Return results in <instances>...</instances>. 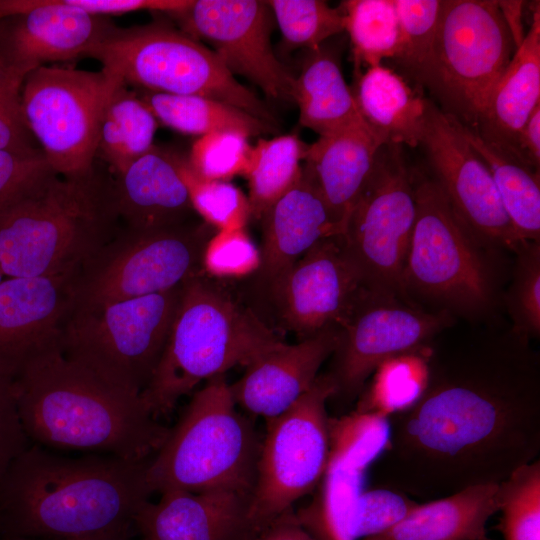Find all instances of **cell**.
<instances>
[{"instance_id": "46", "label": "cell", "mask_w": 540, "mask_h": 540, "mask_svg": "<svg viewBox=\"0 0 540 540\" xmlns=\"http://www.w3.org/2000/svg\"><path fill=\"white\" fill-rule=\"evenodd\" d=\"M516 155L527 165L540 168V105L530 114L523 126L516 146Z\"/></svg>"}, {"instance_id": "15", "label": "cell", "mask_w": 540, "mask_h": 540, "mask_svg": "<svg viewBox=\"0 0 540 540\" xmlns=\"http://www.w3.org/2000/svg\"><path fill=\"white\" fill-rule=\"evenodd\" d=\"M445 310L424 309L413 300L363 289L333 353L328 373L336 395L353 398L385 363L415 355L453 323Z\"/></svg>"}, {"instance_id": "11", "label": "cell", "mask_w": 540, "mask_h": 540, "mask_svg": "<svg viewBox=\"0 0 540 540\" xmlns=\"http://www.w3.org/2000/svg\"><path fill=\"white\" fill-rule=\"evenodd\" d=\"M216 230L207 223L125 227L79 269L72 309L104 305L182 285L202 272V255Z\"/></svg>"}, {"instance_id": "18", "label": "cell", "mask_w": 540, "mask_h": 540, "mask_svg": "<svg viewBox=\"0 0 540 540\" xmlns=\"http://www.w3.org/2000/svg\"><path fill=\"white\" fill-rule=\"evenodd\" d=\"M421 145L453 213L477 244L515 252L526 242L515 232L490 171L464 136L461 123L433 101Z\"/></svg>"}, {"instance_id": "6", "label": "cell", "mask_w": 540, "mask_h": 540, "mask_svg": "<svg viewBox=\"0 0 540 540\" xmlns=\"http://www.w3.org/2000/svg\"><path fill=\"white\" fill-rule=\"evenodd\" d=\"M262 439L238 412L225 375L198 390L150 459L146 472L153 493L231 490L251 496Z\"/></svg>"}, {"instance_id": "41", "label": "cell", "mask_w": 540, "mask_h": 540, "mask_svg": "<svg viewBox=\"0 0 540 540\" xmlns=\"http://www.w3.org/2000/svg\"><path fill=\"white\" fill-rule=\"evenodd\" d=\"M260 251L245 227L216 231L202 255L203 272L220 281L244 280L259 267Z\"/></svg>"}, {"instance_id": "32", "label": "cell", "mask_w": 540, "mask_h": 540, "mask_svg": "<svg viewBox=\"0 0 540 540\" xmlns=\"http://www.w3.org/2000/svg\"><path fill=\"white\" fill-rule=\"evenodd\" d=\"M158 122L138 93L121 84L107 101L99 124L97 158L114 175L154 145Z\"/></svg>"}, {"instance_id": "30", "label": "cell", "mask_w": 540, "mask_h": 540, "mask_svg": "<svg viewBox=\"0 0 540 540\" xmlns=\"http://www.w3.org/2000/svg\"><path fill=\"white\" fill-rule=\"evenodd\" d=\"M472 148L488 167L503 207L522 241L540 242L539 171L462 125Z\"/></svg>"}, {"instance_id": "19", "label": "cell", "mask_w": 540, "mask_h": 540, "mask_svg": "<svg viewBox=\"0 0 540 540\" xmlns=\"http://www.w3.org/2000/svg\"><path fill=\"white\" fill-rule=\"evenodd\" d=\"M113 25L73 0H0V46L29 72L85 58Z\"/></svg>"}, {"instance_id": "36", "label": "cell", "mask_w": 540, "mask_h": 540, "mask_svg": "<svg viewBox=\"0 0 540 540\" xmlns=\"http://www.w3.org/2000/svg\"><path fill=\"white\" fill-rule=\"evenodd\" d=\"M503 540H540V461L515 470L499 484Z\"/></svg>"}, {"instance_id": "21", "label": "cell", "mask_w": 540, "mask_h": 540, "mask_svg": "<svg viewBox=\"0 0 540 540\" xmlns=\"http://www.w3.org/2000/svg\"><path fill=\"white\" fill-rule=\"evenodd\" d=\"M78 271L0 282V370L15 377L33 352L60 333L73 307Z\"/></svg>"}, {"instance_id": "12", "label": "cell", "mask_w": 540, "mask_h": 540, "mask_svg": "<svg viewBox=\"0 0 540 540\" xmlns=\"http://www.w3.org/2000/svg\"><path fill=\"white\" fill-rule=\"evenodd\" d=\"M336 392L332 377L319 375L290 409L266 421L249 503L250 538L292 511L326 475L331 455L326 403Z\"/></svg>"}, {"instance_id": "47", "label": "cell", "mask_w": 540, "mask_h": 540, "mask_svg": "<svg viewBox=\"0 0 540 540\" xmlns=\"http://www.w3.org/2000/svg\"><path fill=\"white\" fill-rule=\"evenodd\" d=\"M249 540H316L292 511L280 516Z\"/></svg>"}, {"instance_id": "4", "label": "cell", "mask_w": 540, "mask_h": 540, "mask_svg": "<svg viewBox=\"0 0 540 540\" xmlns=\"http://www.w3.org/2000/svg\"><path fill=\"white\" fill-rule=\"evenodd\" d=\"M105 165L77 176L52 173L0 211L5 277L76 271L116 234L114 178Z\"/></svg>"}, {"instance_id": "45", "label": "cell", "mask_w": 540, "mask_h": 540, "mask_svg": "<svg viewBox=\"0 0 540 540\" xmlns=\"http://www.w3.org/2000/svg\"><path fill=\"white\" fill-rule=\"evenodd\" d=\"M31 444L18 412L14 376L0 370V482L10 464Z\"/></svg>"}, {"instance_id": "50", "label": "cell", "mask_w": 540, "mask_h": 540, "mask_svg": "<svg viewBox=\"0 0 540 540\" xmlns=\"http://www.w3.org/2000/svg\"><path fill=\"white\" fill-rule=\"evenodd\" d=\"M3 279H4V275H3V273H2V271H1V269H0V282H1Z\"/></svg>"}, {"instance_id": "3", "label": "cell", "mask_w": 540, "mask_h": 540, "mask_svg": "<svg viewBox=\"0 0 540 540\" xmlns=\"http://www.w3.org/2000/svg\"><path fill=\"white\" fill-rule=\"evenodd\" d=\"M59 334L33 352L14 377L18 412L31 443L129 461L151 459L170 428L152 415L141 396L66 357Z\"/></svg>"}, {"instance_id": "39", "label": "cell", "mask_w": 540, "mask_h": 540, "mask_svg": "<svg viewBox=\"0 0 540 540\" xmlns=\"http://www.w3.org/2000/svg\"><path fill=\"white\" fill-rule=\"evenodd\" d=\"M248 137L232 131L213 132L199 137L191 146L187 161L200 177L229 181L244 176L252 153Z\"/></svg>"}, {"instance_id": "25", "label": "cell", "mask_w": 540, "mask_h": 540, "mask_svg": "<svg viewBox=\"0 0 540 540\" xmlns=\"http://www.w3.org/2000/svg\"><path fill=\"white\" fill-rule=\"evenodd\" d=\"M382 146L368 126L320 136L307 146L303 165L342 233L374 173Z\"/></svg>"}, {"instance_id": "17", "label": "cell", "mask_w": 540, "mask_h": 540, "mask_svg": "<svg viewBox=\"0 0 540 540\" xmlns=\"http://www.w3.org/2000/svg\"><path fill=\"white\" fill-rule=\"evenodd\" d=\"M364 287L342 247L340 235L314 244L276 279L252 309L270 306L274 331L292 332L300 340L341 328ZM272 329V328H271Z\"/></svg>"}, {"instance_id": "5", "label": "cell", "mask_w": 540, "mask_h": 540, "mask_svg": "<svg viewBox=\"0 0 540 540\" xmlns=\"http://www.w3.org/2000/svg\"><path fill=\"white\" fill-rule=\"evenodd\" d=\"M281 341L223 281L202 271L182 285L165 348L141 397L155 418L166 417L201 381L246 367Z\"/></svg>"}, {"instance_id": "26", "label": "cell", "mask_w": 540, "mask_h": 540, "mask_svg": "<svg viewBox=\"0 0 540 540\" xmlns=\"http://www.w3.org/2000/svg\"><path fill=\"white\" fill-rule=\"evenodd\" d=\"M540 105V13L494 87L475 130L486 141L516 155L519 134ZM469 128V127H468Z\"/></svg>"}, {"instance_id": "23", "label": "cell", "mask_w": 540, "mask_h": 540, "mask_svg": "<svg viewBox=\"0 0 540 540\" xmlns=\"http://www.w3.org/2000/svg\"><path fill=\"white\" fill-rule=\"evenodd\" d=\"M250 498L231 490L165 491L139 508L135 531L142 540H249Z\"/></svg>"}, {"instance_id": "24", "label": "cell", "mask_w": 540, "mask_h": 540, "mask_svg": "<svg viewBox=\"0 0 540 540\" xmlns=\"http://www.w3.org/2000/svg\"><path fill=\"white\" fill-rule=\"evenodd\" d=\"M113 178L116 210L125 227L177 226L188 222L194 211L177 152L154 144Z\"/></svg>"}, {"instance_id": "27", "label": "cell", "mask_w": 540, "mask_h": 540, "mask_svg": "<svg viewBox=\"0 0 540 540\" xmlns=\"http://www.w3.org/2000/svg\"><path fill=\"white\" fill-rule=\"evenodd\" d=\"M364 121L382 145H421L430 100L380 64L356 75L352 89Z\"/></svg>"}, {"instance_id": "37", "label": "cell", "mask_w": 540, "mask_h": 540, "mask_svg": "<svg viewBox=\"0 0 540 540\" xmlns=\"http://www.w3.org/2000/svg\"><path fill=\"white\" fill-rule=\"evenodd\" d=\"M178 168L187 187L193 210L216 231L243 228L250 218L247 196L229 181L197 175L187 157L178 153Z\"/></svg>"}, {"instance_id": "31", "label": "cell", "mask_w": 540, "mask_h": 540, "mask_svg": "<svg viewBox=\"0 0 540 540\" xmlns=\"http://www.w3.org/2000/svg\"><path fill=\"white\" fill-rule=\"evenodd\" d=\"M139 92V97L157 122L180 133L201 137L213 132L232 131L249 138L271 133L275 127L235 106L212 98Z\"/></svg>"}, {"instance_id": "7", "label": "cell", "mask_w": 540, "mask_h": 540, "mask_svg": "<svg viewBox=\"0 0 540 540\" xmlns=\"http://www.w3.org/2000/svg\"><path fill=\"white\" fill-rule=\"evenodd\" d=\"M85 58L98 61L126 86L212 98L277 124L268 106L240 84L209 47L163 18L125 28L113 25Z\"/></svg>"}, {"instance_id": "9", "label": "cell", "mask_w": 540, "mask_h": 540, "mask_svg": "<svg viewBox=\"0 0 540 540\" xmlns=\"http://www.w3.org/2000/svg\"><path fill=\"white\" fill-rule=\"evenodd\" d=\"M182 285L72 309L59 334L63 354L107 383L141 396L165 348Z\"/></svg>"}, {"instance_id": "34", "label": "cell", "mask_w": 540, "mask_h": 540, "mask_svg": "<svg viewBox=\"0 0 540 540\" xmlns=\"http://www.w3.org/2000/svg\"><path fill=\"white\" fill-rule=\"evenodd\" d=\"M340 8L356 74L361 67L368 69L380 65L383 59H396L401 33L394 0H347Z\"/></svg>"}, {"instance_id": "43", "label": "cell", "mask_w": 540, "mask_h": 540, "mask_svg": "<svg viewBox=\"0 0 540 540\" xmlns=\"http://www.w3.org/2000/svg\"><path fill=\"white\" fill-rule=\"evenodd\" d=\"M418 502L390 489L359 492L354 505V538L381 534L403 520Z\"/></svg>"}, {"instance_id": "48", "label": "cell", "mask_w": 540, "mask_h": 540, "mask_svg": "<svg viewBox=\"0 0 540 540\" xmlns=\"http://www.w3.org/2000/svg\"><path fill=\"white\" fill-rule=\"evenodd\" d=\"M499 8L510 30L516 48L524 39L522 26L523 1H498Z\"/></svg>"}, {"instance_id": "20", "label": "cell", "mask_w": 540, "mask_h": 540, "mask_svg": "<svg viewBox=\"0 0 540 540\" xmlns=\"http://www.w3.org/2000/svg\"><path fill=\"white\" fill-rule=\"evenodd\" d=\"M262 245L258 269L243 281V299L251 308L271 284L314 244L341 235L310 172L302 167L299 180L261 216Z\"/></svg>"}, {"instance_id": "16", "label": "cell", "mask_w": 540, "mask_h": 540, "mask_svg": "<svg viewBox=\"0 0 540 540\" xmlns=\"http://www.w3.org/2000/svg\"><path fill=\"white\" fill-rule=\"evenodd\" d=\"M165 15L209 44L233 76L248 79L272 100L293 101L295 76L272 48L274 18L267 1L192 0L185 9Z\"/></svg>"}, {"instance_id": "35", "label": "cell", "mask_w": 540, "mask_h": 540, "mask_svg": "<svg viewBox=\"0 0 540 540\" xmlns=\"http://www.w3.org/2000/svg\"><path fill=\"white\" fill-rule=\"evenodd\" d=\"M285 50L314 51L331 37L345 31L344 14L322 0L267 1Z\"/></svg>"}, {"instance_id": "10", "label": "cell", "mask_w": 540, "mask_h": 540, "mask_svg": "<svg viewBox=\"0 0 540 540\" xmlns=\"http://www.w3.org/2000/svg\"><path fill=\"white\" fill-rule=\"evenodd\" d=\"M416 216L403 282L406 295L466 318L494 303L490 271L434 178L415 181Z\"/></svg>"}, {"instance_id": "2", "label": "cell", "mask_w": 540, "mask_h": 540, "mask_svg": "<svg viewBox=\"0 0 540 540\" xmlns=\"http://www.w3.org/2000/svg\"><path fill=\"white\" fill-rule=\"evenodd\" d=\"M149 460L66 457L31 444L0 482V536L130 540L150 499Z\"/></svg>"}, {"instance_id": "49", "label": "cell", "mask_w": 540, "mask_h": 540, "mask_svg": "<svg viewBox=\"0 0 540 540\" xmlns=\"http://www.w3.org/2000/svg\"><path fill=\"white\" fill-rule=\"evenodd\" d=\"M0 540H59V539H39V538H27L18 536H0Z\"/></svg>"}, {"instance_id": "29", "label": "cell", "mask_w": 540, "mask_h": 540, "mask_svg": "<svg viewBox=\"0 0 540 540\" xmlns=\"http://www.w3.org/2000/svg\"><path fill=\"white\" fill-rule=\"evenodd\" d=\"M295 77L293 101L299 108V123L320 136L368 126L346 83L336 53L322 45L309 51Z\"/></svg>"}, {"instance_id": "33", "label": "cell", "mask_w": 540, "mask_h": 540, "mask_svg": "<svg viewBox=\"0 0 540 540\" xmlns=\"http://www.w3.org/2000/svg\"><path fill=\"white\" fill-rule=\"evenodd\" d=\"M296 134L260 139L253 147L244 177L249 186L250 216L263 213L300 178L307 149Z\"/></svg>"}, {"instance_id": "8", "label": "cell", "mask_w": 540, "mask_h": 540, "mask_svg": "<svg viewBox=\"0 0 540 540\" xmlns=\"http://www.w3.org/2000/svg\"><path fill=\"white\" fill-rule=\"evenodd\" d=\"M515 50L498 1L444 0L434 42L413 78L441 111L475 128Z\"/></svg>"}, {"instance_id": "13", "label": "cell", "mask_w": 540, "mask_h": 540, "mask_svg": "<svg viewBox=\"0 0 540 540\" xmlns=\"http://www.w3.org/2000/svg\"><path fill=\"white\" fill-rule=\"evenodd\" d=\"M121 84L102 69L62 65L42 66L27 75L23 118L56 174L77 176L93 168L104 107Z\"/></svg>"}, {"instance_id": "14", "label": "cell", "mask_w": 540, "mask_h": 540, "mask_svg": "<svg viewBox=\"0 0 540 540\" xmlns=\"http://www.w3.org/2000/svg\"><path fill=\"white\" fill-rule=\"evenodd\" d=\"M415 216V179L400 146H382L374 173L340 235L365 289L410 299L403 277Z\"/></svg>"}, {"instance_id": "40", "label": "cell", "mask_w": 540, "mask_h": 540, "mask_svg": "<svg viewBox=\"0 0 540 540\" xmlns=\"http://www.w3.org/2000/svg\"><path fill=\"white\" fill-rule=\"evenodd\" d=\"M401 33L396 61L413 77L434 42L444 0H394Z\"/></svg>"}, {"instance_id": "38", "label": "cell", "mask_w": 540, "mask_h": 540, "mask_svg": "<svg viewBox=\"0 0 540 540\" xmlns=\"http://www.w3.org/2000/svg\"><path fill=\"white\" fill-rule=\"evenodd\" d=\"M516 253L505 304L511 327L532 338L540 335V242L526 241Z\"/></svg>"}, {"instance_id": "1", "label": "cell", "mask_w": 540, "mask_h": 540, "mask_svg": "<svg viewBox=\"0 0 540 540\" xmlns=\"http://www.w3.org/2000/svg\"><path fill=\"white\" fill-rule=\"evenodd\" d=\"M530 340L488 327L431 354L418 396L387 421L388 482L447 496L537 460L540 355Z\"/></svg>"}, {"instance_id": "28", "label": "cell", "mask_w": 540, "mask_h": 540, "mask_svg": "<svg viewBox=\"0 0 540 540\" xmlns=\"http://www.w3.org/2000/svg\"><path fill=\"white\" fill-rule=\"evenodd\" d=\"M498 490L480 484L418 503L397 525L363 540H491L486 527L498 512Z\"/></svg>"}, {"instance_id": "42", "label": "cell", "mask_w": 540, "mask_h": 540, "mask_svg": "<svg viewBox=\"0 0 540 540\" xmlns=\"http://www.w3.org/2000/svg\"><path fill=\"white\" fill-rule=\"evenodd\" d=\"M29 73L0 46V150L36 147L21 105L22 88Z\"/></svg>"}, {"instance_id": "44", "label": "cell", "mask_w": 540, "mask_h": 540, "mask_svg": "<svg viewBox=\"0 0 540 540\" xmlns=\"http://www.w3.org/2000/svg\"><path fill=\"white\" fill-rule=\"evenodd\" d=\"M55 173L39 147L0 150V211Z\"/></svg>"}, {"instance_id": "22", "label": "cell", "mask_w": 540, "mask_h": 540, "mask_svg": "<svg viewBox=\"0 0 540 540\" xmlns=\"http://www.w3.org/2000/svg\"><path fill=\"white\" fill-rule=\"evenodd\" d=\"M340 328H330L295 344L283 341L259 355L230 385L237 406L267 420L290 409L318 378L336 350Z\"/></svg>"}]
</instances>
